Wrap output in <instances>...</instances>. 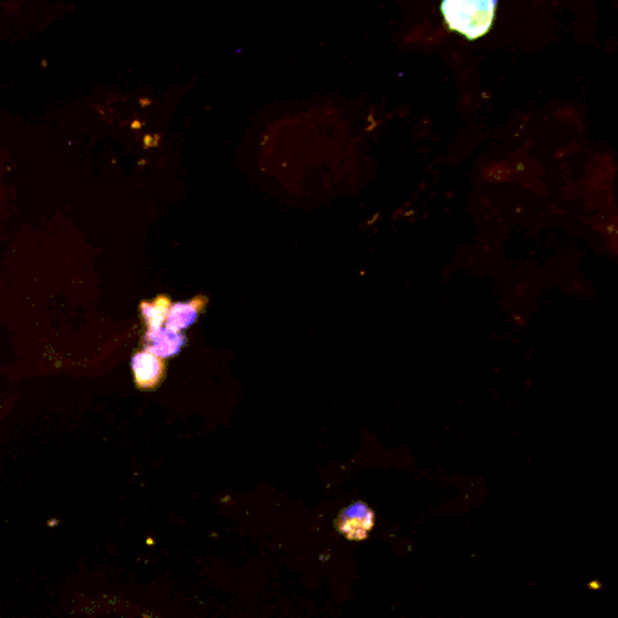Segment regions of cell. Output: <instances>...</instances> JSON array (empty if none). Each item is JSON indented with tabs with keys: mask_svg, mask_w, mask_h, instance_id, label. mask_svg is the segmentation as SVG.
I'll return each mask as SVG.
<instances>
[{
	"mask_svg": "<svg viewBox=\"0 0 618 618\" xmlns=\"http://www.w3.org/2000/svg\"><path fill=\"white\" fill-rule=\"evenodd\" d=\"M131 372L135 377L136 388L155 390L164 383L167 367L164 359L156 358L145 350H138L131 358Z\"/></svg>",
	"mask_w": 618,
	"mask_h": 618,
	"instance_id": "obj_4",
	"label": "cell"
},
{
	"mask_svg": "<svg viewBox=\"0 0 618 618\" xmlns=\"http://www.w3.org/2000/svg\"><path fill=\"white\" fill-rule=\"evenodd\" d=\"M207 303L209 298L207 296H196L193 300L178 301L173 303V307L169 310V316L165 325L169 329L178 330V332H184V330L193 327L194 323L198 321V318L202 316L203 310L207 309Z\"/></svg>",
	"mask_w": 618,
	"mask_h": 618,
	"instance_id": "obj_5",
	"label": "cell"
},
{
	"mask_svg": "<svg viewBox=\"0 0 618 618\" xmlns=\"http://www.w3.org/2000/svg\"><path fill=\"white\" fill-rule=\"evenodd\" d=\"M376 526V512L363 501L345 506L336 517V532L347 541H367L368 535Z\"/></svg>",
	"mask_w": 618,
	"mask_h": 618,
	"instance_id": "obj_2",
	"label": "cell"
},
{
	"mask_svg": "<svg viewBox=\"0 0 618 618\" xmlns=\"http://www.w3.org/2000/svg\"><path fill=\"white\" fill-rule=\"evenodd\" d=\"M495 10V0H446L441 4L448 29L468 40L481 39L492 29Z\"/></svg>",
	"mask_w": 618,
	"mask_h": 618,
	"instance_id": "obj_1",
	"label": "cell"
},
{
	"mask_svg": "<svg viewBox=\"0 0 618 618\" xmlns=\"http://www.w3.org/2000/svg\"><path fill=\"white\" fill-rule=\"evenodd\" d=\"M171 307H173V301L165 294L156 296L155 300L142 301L140 303V314L144 319L145 329L156 330L164 327Z\"/></svg>",
	"mask_w": 618,
	"mask_h": 618,
	"instance_id": "obj_6",
	"label": "cell"
},
{
	"mask_svg": "<svg viewBox=\"0 0 618 618\" xmlns=\"http://www.w3.org/2000/svg\"><path fill=\"white\" fill-rule=\"evenodd\" d=\"M187 345V336L184 332L169 329L167 325L156 330H145L142 338V348L156 358L171 359L182 352Z\"/></svg>",
	"mask_w": 618,
	"mask_h": 618,
	"instance_id": "obj_3",
	"label": "cell"
}]
</instances>
